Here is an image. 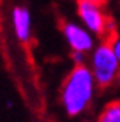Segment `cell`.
<instances>
[{
	"instance_id": "cell-1",
	"label": "cell",
	"mask_w": 120,
	"mask_h": 122,
	"mask_svg": "<svg viewBox=\"0 0 120 122\" xmlns=\"http://www.w3.org/2000/svg\"><path fill=\"white\" fill-rule=\"evenodd\" d=\"M95 77L89 66L78 64L69 72L61 88V103L69 116L86 111L95 92Z\"/></svg>"
},
{
	"instance_id": "cell-2",
	"label": "cell",
	"mask_w": 120,
	"mask_h": 122,
	"mask_svg": "<svg viewBox=\"0 0 120 122\" xmlns=\"http://www.w3.org/2000/svg\"><path fill=\"white\" fill-rule=\"evenodd\" d=\"M89 67L100 88H108L112 83H115L120 74V61L114 53L109 41L100 42L92 50Z\"/></svg>"
},
{
	"instance_id": "cell-3",
	"label": "cell",
	"mask_w": 120,
	"mask_h": 122,
	"mask_svg": "<svg viewBox=\"0 0 120 122\" xmlns=\"http://www.w3.org/2000/svg\"><path fill=\"white\" fill-rule=\"evenodd\" d=\"M77 11L83 25L91 33H94L97 36L114 35V22L105 14L103 5L94 3L89 0H78Z\"/></svg>"
},
{
	"instance_id": "cell-4",
	"label": "cell",
	"mask_w": 120,
	"mask_h": 122,
	"mask_svg": "<svg viewBox=\"0 0 120 122\" xmlns=\"http://www.w3.org/2000/svg\"><path fill=\"white\" fill-rule=\"evenodd\" d=\"M62 35L70 46L72 50L77 52H87L95 49V42H94V33H91L86 27H81L75 24V22H66L62 25Z\"/></svg>"
},
{
	"instance_id": "cell-5",
	"label": "cell",
	"mask_w": 120,
	"mask_h": 122,
	"mask_svg": "<svg viewBox=\"0 0 120 122\" xmlns=\"http://www.w3.org/2000/svg\"><path fill=\"white\" fill-rule=\"evenodd\" d=\"M13 30L20 42H28L31 38V16L25 6H14L11 11Z\"/></svg>"
},
{
	"instance_id": "cell-6",
	"label": "cell",
	"mask_w": 120,
	"mask_h": 122,
	"mask_svg": "<svg viewBox=\"0 0 120 122\" xmlns=\"http://www.w3.org/2000/svg\"><path fill=\"white\" fill-rule=\"evenodd\" d=\"M97 122H120V100L109 102L101 110Z\"/></svg>"
},
{
	"instance_id": "cell-7",
	"label": "cell",
	"mask_w": 120,
	"mask_h": 122,
	"mask_svg": "<svg viewBox=\"0 0 120 122\" xmlns=\"http://www.w3.org/2000/svg\"><path fill=\"white\" fill-rule=\"evenodd\" d=\"M109 42H111V47H112L115 56L119 58V61H120V35H112Z\"/></svg>"
},
{
	"instance_id": "cell-8",
	"label": "cell",
	"mask_w": 120,
	"mask_h": 122,
	"mask_svg": "<svg viewBox=\"0 0 120 122\" xmlns=\"http://www.w3.org/2000/svg\"><path fill=\"white\" fill-rule=\"evenodd\" d=\"M84 60H86V53H84V52L72 50V61L75 63V66H78V64H84Z\"/></svg>"
},
{
	"instance_id": "cell-9",
	"label": "cell",
	"mask_w": 120,
	"mask_h": 122,
	"mask_svg": "<svg viewBox=\"0 0 120 122\" xmlns=\"http://www.w3.org/2000/svg\"><path fill=\"white\" fill-rule=\"evenodd\" d=\"M89 2H94V3H98V5H105L106 0H89Z\"/></svg>"
}]
</instances>
